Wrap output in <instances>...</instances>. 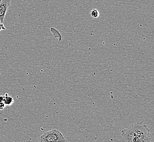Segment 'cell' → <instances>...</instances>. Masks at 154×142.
<instances>
[{
	"label": "cell",
	"instance_id": "obj_6",
	"mask_svg": "<svg viewBox=\"0 0 154 142\" xmlns=\"http://www.w3.org/2000/svg\"><path fill=\"white\" fill-rule=\"evenodd\" d=\"M5 30H6V27L4 26L3 23H1V21H0V32Z\"/></svg>",
	"mask_w": 154,
	"mask_h": 142
},
{
	"label": "cell",
	"instance_id": "obj_7",
	"mask_svg": "<svg viewBox=\"0 0 154 142\" xmlns=\"http://www.w3.org/2000/svg\"><path fill=\"white\" fill-rule=\"evenodd\" d=\"M6 106V105L3 102H0V110H4Z\"/></svg>",
	"mask_w": 154,
	"mask_h": 142
},
{
	"label": "cell",
	"instance_id": "obj_4",
	"mask_svg": "<svg viewBox=\"0 0 154 142\" xmlns=\"http://www.w3.org/2000/svg\"><path fill=\"white\" fill-rule=\"evenodd\" d=\"M3 103L6 106H11L14 103V99L6 93L3 95Z\"/></svg>",
	"mask_w": 154,
	"mask_h": 142
},
{
	"label": "cell",
	"instance_id": "obj_5",
	"mask_svg": "<svg viewBox=\"0 0 154 142\" xmlns=\"http://www.w3.org/2000/svg\"><path fill=\"white\" fill-rule=\"evenodd\" d=\"M91 16L92 18H97L100 17V13L97 9H94L91 11Z\"/></svg>",
	"mask_w": 154,
	"mask_h": 142
},
{
	"label": "cell",
	"instance_id": "obj_1",
	"mask_svg": "<svg viewBox=\"0 0 154 142\" xmlns=\"http://www.w3.org/2000/svg\"><path fill=\"white\" fill-rule=\"evenodd\" d=\"M122 142H150L151 134L146 125L142 122H137L121 131Z\"/></svg>",
	"mask_w": 154,
	"mask_h": 142
},
{
	"label": "cell",
	"instance_id": "obj_2",
	"mask_svg": "<svg viewBox=\"0 0 154 142\" xmlns=\"http://www.w3.org/2000/svg\"><path fill=\"white\" fill-rule=\"evenodd\" d=\"M39 141L41 142H66V140L60 131L56 129H53L43 133L39 138Z\"/></svg>",
	"mask_w": 154,
	"mask_h": 142
},
{
	"label": "cell",
	"instance_id": "obj_8",
	"mask_svg": "<svg viewBox=\"0 0 154 142\" xmlns=\"http://www.w3.org/2000/svg\"><path fill=\"white\" fill-rule=\"evenodd\" d=\"M0 102H3V95H0Z\"/></svg>",
	"mask_w": 154,
	"mask_h": 142
},
{
	"label": "cell",
	"instance_id": "obj_3",
	"mask_svg": "<svg viewBox=\"0 0 154 142\" xmlns=\"http://www.w3.org/2000/svg\"><path fill=\"white\" fill-rule=\"evenodd\" d=\"M11 0H0V21L2 23L11 5Z\"/></svg>",
	"mask_w": 154,
	"mask_h": 142
}]
</instances>
